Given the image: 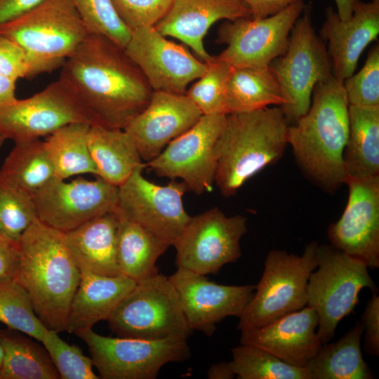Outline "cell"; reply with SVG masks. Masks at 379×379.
<instances>
[{"label": "cell", "instance_id": "obj_37", "mask_svg": "<svg viewBox=\"0 0 379 379\" xmlns=\"http://www.w3.org/2000/svg\"><path fill=\"white\" fill-rule=\"evenodd\" d=\"M36 218L32 196L0 172V232L19 243L23 232Z\"/></svg>", "mask_w": 379, "mask_h": 379}, {"label": "cell", "instance_id": "obj_16", "mask_svg": "<svg viewBox=\"0 0 379 379\" xmlns=\"http://www.w3.org/2000/svg\"><path fill=\"white\" fill-rule=\"evenodd\" d=\"M37 218L62 232L114 212L118 187L98 177L66 182L54 177L32 195Z\"/></svg>", "mask_w": 379, "mask_h": 379}, {"label": "cell", "instance_id": "obj_9", "mask_svg": "<svg viewBox=\"0 0 379 379\" xmlns=\"http://www.w3.org/2000/svg\"><path fill=\"white\" fill-rule=\"evenodd\" d=\"M270 66L286 98L281 108L292 124L308 111L317 84L333 75L325 41L314 32L309 8L295 22L284 53Z\"/></svg>", "mask_w": 379, "mask_h": 379}, {"label": "cell", "instance_id": "obj_20", "mask_svg": "<svg viewBox=\"0 0 379 379\" xmlns=\"http://www.w3.org/2000/svg\"><path fill=\"white\" fill-rule=\"evenodd\" d=\"M202 114L185 94L153 91L147 106L124 129L142 161L155 158Z\"/></svg>", "mask_w": 379, "mask_h": 379}, {"label": "cell", "instance_id": "obj_7", "mask_svg": "<svg viewBox=\"0 0 379 379\" xmlns=\"http://www.w3.org/2000/svg\"><path fill=\"white\" fill-rule=\"evenodd\" d=\"M319 243L306 245L301 255L272 250L254 295L239 317L237 329L259 328L307 305V283L317 267Z\"/></svg>", "mask_w": 379, "mask_h": 379}, {"label": "cell", "instance_id": "obj_3", "mask_svg": "<svg viewBox=\"0 0 379 379\" xmlns=\"http://www.w3.org/2000/svg\"><path fill=\"white\" fill-rule=\"evenodd\" d=\"M15 277L28 293L37 317L50 330L66 331L81 272L67 247L65 234L36 218L19 241Z\"/></svg>", "mask_w": 379, "mask_h": 379}, {"label": "cell", "instance_id": "obj_18", "mask_svg": "<svg viewBox=\"0 0 379 379\" xmlns=\"http://www.w3.org/2000/svg\"><path fill=\"white\" fill-rule=\"evenodd\" d=\"M346 207L327 234L331 245L364 262L368 268L379 267V175L347 178Z\"/></svg>", "mask_w": 379, "mask_h": 379}, {"label": "cell", "instance_id": "obj_29", "mask_svg": "<svg viewBox=\"0 0 379 379\" xmlns=\"http://www.w3.org/2000/svg\"><path fill=\"white\" fill-rule=\"evenodd\" d=\"M286 98L270 66L232 67L227 85V112L283 107Z\"/></svg>", "mask_w": 379, "mask_h": 379}, {"label": "cell", "instance_id": "obj_17", "mask_svg": "<svg viewBox=\"0 0 379 379\" xmlns=\"http://www.w3.org/2000/svg\"><path fill=\"white\" fill-rule=\"evenodd\" d=\"M124 49L142 71L153 91L185 94L189 84L207 69L206 62L167 39L154 27L132 31Z\"/></svg>", "mask_w": 379, "mask_h": 379}, {"label": "cell", "instance_id": "obj_2", "mask_svg": "<svg viewBox=\"0 0 379 379\" xmlns=\"http://www.w3.org/2000/svg\"><path fill=\"white\" fill-rule=\"evenodd\" d=\"M349 103L343 82L333 75L317 84L308 111L288 128V145L305 175L333 192L345 184L344 149Z\"/></svg>", "mask_w": 379, "mask_h": 379}, {"label": "cell", "instance_id": "obj_35", "mask_svg": "<svg viewBox=\"0 0 379 379\" xmlns=\"http://www.w3.org/2000/svg\"><path fill=\"white\" fill-rule=\"evenodd\" d=\"M0 321L40 343L49 330L35 313L28 293L14 278L0 279Z\"/></svg>", "mask_w": 379, "mask_h": 379}, {"label": "cell", "instance_id": "obj_47", "mask_svg": "<svg viewBox=\"0 0 379 379\" xmlns=\"http://www.w3.org/2000/svg\"><path fill=\"white\" fill-rule=\"evenodd\" d=\"M17 79L0 74V105H3L17 99L15 84Z\"/></svg>", "mask_w": 379, "mask_h": 379}, {"label": "cell", "instance_id": "obj_32", "mask_svg": "<svg viewBox=\"0 0 379 379\" xmlns=\"http://www.w3.org/2000/svg\"><path fill=\"white\" fill-rule=\"evenodd\" d=\"M91 126L87 123L69 124L49 135L44 141L55 178L66 180L81 174L97 176L88 144Z\"/></svg>", "mask_w": 379, "mask_h": 379}, {"label": "cell", "instance_id": "obj_50", "mask_svg": "<svg viewBox=\"0 0 379 379\" xmlns=\"http://www.w3.org/2000/svg\"><path fill=\"white\" fill-rule=\"evenodd\" d=\"M5 140L6 139L0 135V147L3 145Z\"/></svg>", "mask_w": 379, "mask_h": 379}, {"label": "cell", "instance_id": "obj_12", "mask_svg": "<svg viewBox=\"0 0 379 379\" xmlns=\"http://www.w3.org/2000/svg\"><path fill=\"white\" fill-rule=\"evenodd\" d=\"M145 168V163L137 167L118 187L115 211L174 246L191 218L182 203L188 189L175 180L166 185L152 182L142 175Z\"/></svg>", "mask_w": 379, "mask_h": 379}, {"label": "cell", "instance_id": "obj_52", "mask_svg": "<svg viewBox=\"0 0 379 379\" xmlns=\"http://www.w3.org/2000/svg\"><path fill=\"white\" fill-rule=\"evenodd\" d=\"M371 1H379V0H369Z\"/></svg>", "mask_w": 379, "mask_h": 379}, {"label": "cell", "instance_id": "obj_1", "mask_svg": "<svg viewBox=\"0 0 379 379\" xmlns=\"http://www.w3.org/2000/svg\"><path fill=\"white\" fill-rule=\"evenodd\" d=\"M67 82L95 124L124 129L147 106L153 90L124 49L89 34L62 65Z\"/></svg>", "mask_w": 379, "mask_h": 379}, {"label": "cell", "instance_id": "obj_34", "mask_svg": "<svg viewBox=\"0 0 379 379\" xmlns=\"http://www.w3.org/2000/svg\"><path fill=\"white\" fill-rule=\"evenodd\" d=\"M229 365L239 379H310L305 367L290 365L259 347L242 345L231 350Z\"/></svg>", "mask_w": 379, "mask_h": 379}, {"label": "cell", "instance_id": "obj_8", "mask_svg": "<svg viewBox=\"0 0 379 379\" xmlns=\"http://www.w3.org/2000/svg\"><path fill=\"white\" fill-rule=\"evenodd\" d=\"M107 321L112 333L122 338L187 340L193 332L175 288L168 277L159 272L136 282Z\"/></svg>", "mask_w": 379, "mask_h": 379}, {"label": "cell", "instance_id": "obj_13", "mask_svg": "<svg viewBox=\"0 0 379 379\" xmlns=\"http://www.w3.org/2000/svg\"><path fill=\"white\" fill-rule=\"evenodd\" d=\"M246 232V217L227 216L217 207L191 216L174 245L177 267L204 276L218 274L240 258V241Z\"/></svg>", "mask_w": 379, "mask_h": 379}, {"label": "cell", "instance_id": "obj_6", "mask_svg": "<svg viewBox=\"0 0 379 379\" xmlns=\"http://www.w3.org/2000/svg\"><path fill=\"white\" fill-rule=\"evenodd\" d=\"M316 270L311 272L307 291V305L318 315L317 334L322 344L334 337L339 322L359 304L364 288L373 293L378 288L367 265L331 245H318Z\"/></svg>", "mask_w": 379, "mask_h": 379}, {"label": "cell", "instance_id": "obj_14", "mask_svg": "<svg viewBox=\"0 0 379 379\" xmlns=\"http://www.w3.org/2000/svg\"><path fill=\"white\" fill-rule=\"evenodd\" d=\"M305 8L300 1L267 18L226 21L218 33V42L226 48L218 58L232 67L270 66L286 51L291 29Z\"/></svg>", "mask_w": 379, "mask_h": 379}, {"label": "cell", "instance_id": "obj_27", "mask_svg": "<svg viewBox=\"0 0 379 379\" xmlns=\"http://www.w3.org/2000/svg\"><path fill=\"white\" fill-rule=\"evenodd\" d=\"M88 144L99 177L119 187L144 164L128 135L123 129L94 124L88 133Z\"/></svg>", "mask_w": 379, "mask_h": 379}, {"label": "cell", "instance_id": "obj_24", "mask_svg": "<svg viewBox=\"0 0 379 379\" xmlns=\"http://www.w3.org/2000/svg\"><path fill=\"white\" fill-rule=\"evenodd\" d=\"M80 272L81 279L72 300L66 329L75 335L93 328L100 321H107L136 284L121 274L105 276Z\"/></svg>", "mask_w": 379, "mask_h": 379}, {"label": "cell", "instance_id": "obj_49", "mask_svg": "<svg viewBox=\"0 0 379 379\" xmlns=\"http://www.w3.org/2000/svg\"><path fill=\"white\" fill-rule=\"evenodd\" d=\"M336 6V13L342 20H346L352 14L355 0H334Z\"/></svg>", "mask_w": 379, "mask_h": 379}, {"label": "cell", "instance_id": "obj_33", "mask_svg": "<svg viewBox=\"0 0 379 379\" xmlns=\"http://www.w3.org/2000/svg\"><path fill=\"white\" fill-rule=\"evenodd\" d=\"M0 172L31 195L55 177L44 141L40 139L15 142Z\"/></svg>", "mask_w": 379, "mask_h": 379}, {"label": "cell", "instance_id": "obj_4", "mask_svg": "<svg viewBox=\"0 0 379 379\" xmlns=\"http://www.w3.org/2000/svg\"><path fill=\"white\" fill-rule=\"evenodd\" d=\"M289 125L279 106L227 114L215 145V184L222 196L281 159Z\"/></svg>", "mask_w": 379, "mask_h": 379}, {"label": "cell", "instance_id": "obj_15", "mask_svg": "<svg viewBox=\"0 0 379 379\" xmlns=\"http://www.w3.org/2000/svg\"><path fill=\"white\" fill-rule=\"evenodd\" d=\"M226 116L202 115L192 128L146 162V167L159 176L180 178L197 194L211 192L215 183V145Z\"/></svg>", "mask_w": 379, "mask_h": 379}, {"label": "cell", "instance_id": "obj_22", "mask_svg": "<svg viewBox=\"0 0 379 379\" xmlns=\"http://www.w3.org/2000/svg\"><path fill=\"white\" fill-rule=\"evenodd\" d=\"M318 320L316 311L306 305L265 326L241 331L240 342L303 368L322 345L317 332Z\"/></svg>", "mask_w": 379, "mask_h": 379}, {"label": "cell", "instance_id": "obj_51", "mask_svg": "<svg viewBox=\"0 0 379 379\" xmlns=\"http://www.w3.org/2000/svg\"><path fill=\"white\" fill-rule=\"evenodd\" d=\"M2 357H3V352H2L1 347L0 345V367H1V364Z\"/></svg>", "mask_w": 379, "mask_h": 379}, {"label": "cell", "instance_id": "obj_45", "mask_svg": "<svg viewBox=\"0 0 379 379\" xmlns=\"http://www.w3.org/2000/svg\"><path fill=\"white\" fill-rule=\"evenodd\" d=\"M248 8L251 18H264L275 15L303 0H241Z\"/></svg>", "mask_w": 379, "mask_h": 379}, {"label": "cell", "instance_id": "obj_41", "mask_svg": "<svg viewBox=\"0 0 379 379\" xmlns=\"http://www.w3.org/2000/svg\"><path fill=\"white\" fill-rule=\"evenodd\" d=\"M114 9L131 31L154 27L166 14L173 0H112Z\"/></svg>", "mask_w": 379, "mask_h": 379}, {"label": "cell", "instance_id": "obj_42", "mask_svg": "<svg viewBox=\"0 0 379 379\" xmlns=\"http://www.w3.org/2000/svg\"><path fill=\"white\" fill-rule=\"evenodd\" d=\"M0 74L15 79H31L30 66L24 50L14 41L0 34Z\"/></svg>", "mask_w": 379, "mask_h": 379}, {"label": "cell", "instance_id": "obj_5", "mask_svg": "<svg viewBox=\"0 0 379 379\" xmlns=\"http://www.w3.org/2000/svg\"><path fill=\"white\" fill-rule=\"evenodd\" d=\"M89 34L70 0H44L0 27L25 52L31 78L62 67Z\"/></svg>", "mask_w": 379, "mask_h": 379}, {"label": "cell", "instance_id": "obj_44", "mask_svg": "<svg viewBox=\"0 0 379 379\" xmlns=\"http://www.w3.org/2000/svg\"><path fill=\"white\" fill-rule=\"evenodd\" d=\"M20 255L19 243L0 232V279L15 277Z\"/></svg>", "mask_w": 379, "mask_h": 379}, {"label": "cell", "instance_id": "obj_25", "mask_svg": "<svg viewBox=\"0 0 379 379\" xmlns=\"http://www.w3.org/2000/svg\"><path fill=\"white\" fill-rule=\"evenodd\" d=\"M119 218L112 212L65 234L68 251L80 272L105 276L120 274L117 262Z\"/></svg>", "mask_w": 379, "mask_h": 379}, {"label": "cell", "instance_id": "obj_30", "mask_svg": "<svg viewBox=\"0 0 379 379\" xmlns=\"http://www.w3.org/2000/svg\"><path fill=\"white\" fill-rule=\"evenodd\" d=\"M117 214V262L120 274L135 282L157 274V261L171 245L138 224Z\"/></svg>", "mask_w": 379, "mask_h": 379}, {"label": "cell", "instance_id": "obj_36", "mask_svg": "<svg viewBox=\"0 0 379 379\" xmlns=\"http://www.w3.org/2000/svg\"><path fill=\"white\" fill-rule=\"evenodd\" d=\"M206 63V70L195 80L185 95L202 115L227 114V85L232 67L218 56H213Z\"/></svg>", "mask_w": 379, "mask_h": 379}, {"label": "cell", "instance_id": "obj_11", "mask_svg": "<svg viewBox=\"0 0 379 379\" xmlns=\"http://www.w3.org/2000/svg\"><path fill=\"white\" fill-rule=\"evenodd\" d=\"M75 123L95 124L74 91L60 77L29 98L0 105V135L15 142L40 139Z\"/></svg>", "mask_w": 379, "mask_h": 379}, {"label": "cell", "instance_id": "obj_26", "mask_svg": "<svg viewBox=\"0 0 379 379\" xmlns=\"http://www.w3.org/2000/svg\"><path fill=\"white\" fill-rule=\"evenodd\" d=\"M343 161L346 178L379 175V106L349 105V133Z\"/></svg>", "mask_w": 379, "mask_h": 379}, {"label": "cell", "instance_id": "obj_48", "mask_svg": "<svg viewBox=\"0 0 379 379\" xmlns=\"http://www.w3.org/2000/svg\"><path fill=\"white\" fill-rule=\"evenodd\" d=\"M208 377L211 379L234 378L235 375L228 362H220L211 366L208 371Z\"/></svg>", "mask_w": 379, "mask_h": 379}, {"label": "cell", "instance_id": "obj_46", "mask_svg": "<svg viewBox=\"0 0 379 379\" xmlns=\"http://www.w3.org/2000/svg\"><path fill=\"white\" fill-rule=\"evenodd\" d=\"M44 0H0V27L29 12Z\"/></svg>", "mask_w": 379, "mask_h": 379}, {"label": "cell", "instance_id": "obj_31", "mask_svg": "<svg viewBox=\"0 0 379 379\" xmlns=\"http://www.w3.org/2000/svg\"><path fill=\"white\" fill-rule=\"evenodd\" d=\"M3 352L0 379H58L60 375L45 347L8 328L0 330Z\"/></svg>", "mask_w": 379, "mask_h": 379}, {"label": "cell", "instance_id": "obj_23", "mask_svg": "<svg viewBox=\"0 0 379 379\" xmlns=\"http://www.w3.org/2000/svg\"><path fill=\"white\" fill-rule=\"evenodd\" d=\"M250 17L248 8L241 0H173L154 27L162 35L183 42L207 62L213 56L205 49L204 39L211 27L221 20Z\"/></svg>", "mask_w": 379, "mask_h": 379}, {"label": "cell", "instance_id": "obj_40", "mask_svg": "<svg viewBox=\"0 0 379 379\" xmlns=\"http://www.w3.org/2000/svg\"><path fill=\"white\" fill-rule=\"evenodd\" d=\"M349 105L379 106V44L370 50L361 69L343 81Z\"/></svg>", "mask_w": 379, "mask_h": 379}, {"label": "cell", "instance_id": "obj_21", "mask_svg": "<svg viewBox=\"0 0 379 379\" xmlns=\"http://www.w3.org/2000/svg\"><path fill=\"white\" fill-rule=\"evenodd\" d=\"M319 33L328 42L333 75L343 82L354 74L364 50L378 36L379 1L355 0L352 14L346 20L327 8Z\"/></svg>", "mask_w": 379, "mask_h": 379}, {"label": "cell", "instance_id": "obj_10", "mask_svg": "<svg viewBox=\"0 0 379 379\" xmlns=\"http://www.w3.org/2000/svg\"><path fill=\"white\" fill-rule=\"evenodd\" d=\"M77 335L88 346L93 366L103 379H154L165 364L190 356L185 338H111L93 328Z\"/></svg>", "mask_w": 379, "mask_h": 379}, {"label": "cell", "instance_id": "obj_43", "mask_svg": "<svg viewBox=\"0 0 379 379\" xmlns=\"http://www.w3.org/2000/svg\"><path fill=\"white\" fill-rule=\"evenodd\" d=\"M361 324L365 332L364 350L373 357L379 355V296L373 293L367 301L361 315Z\"/></svg>", "mask_w": 379, "mask_h": 379}, {"label": "cell", "instance_id": "obj_19", "mask_svg": "<svg viewBox=\"0 0 379 379\" xmlns=\"http://www.w3.org/2000/svg\"><path fill=\"white\" fill-rule=\"evenodd\" d=\"M169 280L178 295L190 328L213 334L215 324L230 316L239 317L253 298L255 286L216 284L204 275L177 267Z\"/></svg>", "mask_w": 379, "mask_h": 379}, {"label": "cell", "instance_id": "obj_39", "mask_svg": "<svg viewBox=\"0 0 379 379\" xmlns=\"http://www.w3.org/2000/svg\"><path fill=\"white\" fill-rule=\"evenodd\" d=\"M58 332L48 330L41 343L48 351L62 379H98L92 359L77 345L63 340Z\"/></svg>", "mask_w": 379, "mask_h": 379}, {"label": "cell", "instance_id": "obj_38", "mask_svg": "<svg viewBox=\"0 0 379 379\" xmlns=\"http://www.w3.org/2000/svg\"><path fill=\"white\" fill-rule=\"evenodd\" d=\"M91 34L104 36L124 48L131 32L117 15L112 0H70Z\"/></svg>", "mask_w": 379, "mask_h": 379}, {"label": "cell", "instance_id": "obj_28", "mask_svg": "<svg viewBox=\"0 0 379 379\" xmlns=\"http://www.w3.org/2000/svg\"><path fill=\"white\" fill-rule=\"evenodd\" d=\"M363 333L361 322L357 321L338 341L322 344L305 366L310 379L374 378L361 353Z\"/></svg>", "mask_w": 379, "mask_h": 379}]
</instances>
